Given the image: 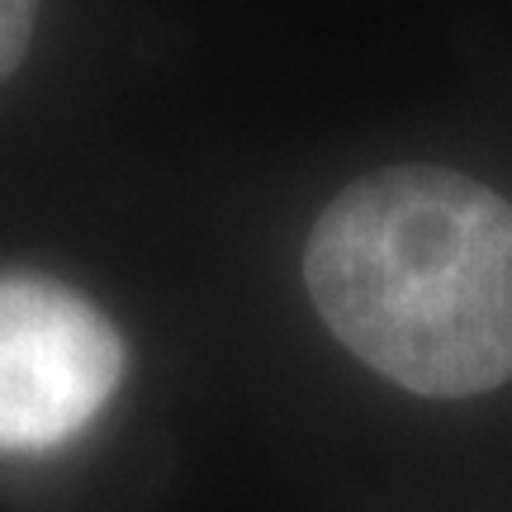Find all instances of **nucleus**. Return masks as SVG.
Returning <instances> with one entry per match:
<instances>
[{"label":"nucleus","mask_w":512,"mask_h":512,"mask_svg":"<svg viewBox=\"0 0 512 512\" xmlns=\"http://www.w3.org/2000/svg\"><path fill=\"white\" fill-rule=\"evenodd\" d=\"M304 285L332 337L422 399L512 380V204L446 166H389L318 214Z\"/></svg>","instance_id":"1"},{"label":"nucleus","mask_w":512,"mask_h":512,"mask_svg":"<svg viewBox=\"0 0 512 512\" xmlns=\"http://www.w3.org/2000/svg\"><path fill=\"white\" fill-rule=\"evenodd\" d=\"M124 380V342L105 313L43 275H0V451H53Z\"/></svg>","instance_id":"2"},{"label":"nucleus","mask_w":512,"mask_h":512,"mask_svg":"<svg viewBox=\"0 0 512 512\" xmlns=\"http://www.w3.org/2000/svg\"><path fill=\"white\" fill-rule=\"evenodd\" d=\"M38 0H0V81L15 72L34 38Z\"/></svg>","instance_id":"3"}]
</instances>
